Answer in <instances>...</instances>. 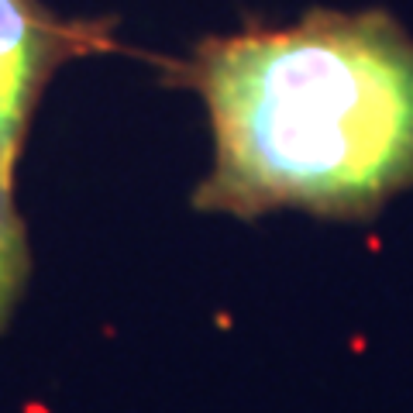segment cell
<instances>
[{
    "label": "cell",
    "instance_id": "cell-1",
    "mask_svg": "<svg viewBox=\"0 0 413 413\" xmlns=\"http://www.w3.org/2000/svg\"><path fill=\"white\" fill-rule=\"evenodd\" d=\"M186 83L214 131L203 214L372 220L413 190V35L382 7L210 35Z\"/></svg>",
    "mask_w": 413,
    "mask_h": 413
},
{
    "label": "cell",
    "instance_id": "cell-2",
    "mask_svg": "<svg viewBox=\"0 0 413 413\" xmlns=\"http://www.w3.org/2000/svg\"><path fill=\"white\" fill-rule=\"evenodd\" d=\"M76 49L83 28L56 21L39 0H0V190H11L41 86Z\"/></svg>",
    "mask_w": 413,
    "mask_h": 413
},
{
    "label": "cell",
    "instance_id": "cell-3",
    "mask_svg": "<svg viewBox=\"0 0 413 413\" xmlns=\"http://www.w3.org/2000/svg\"><path fill=\"white\" fill-rule=\"evenodd\" d=\"M28 279V238L21 224L11 190H0V327L18 303Z\"/></svg>",
    "mask_w": 413,
    "mask_h": 413
}]
</instances>
